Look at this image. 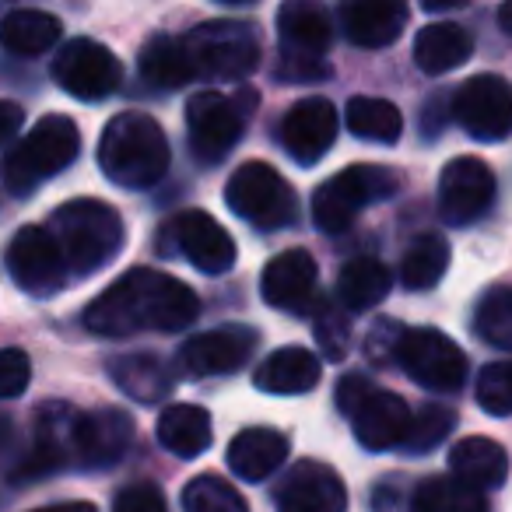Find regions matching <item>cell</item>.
<instances>
[{"instance_id": "14", "label": "cell", "mask_w": 512, "mask_h": 512, "mask_svg": "<svg viewBox=\"0 0 512 512\" xmlns=\"http://www.w3.org/2000/svg\"><path fill=\"white\" fill-rule=\"evenodd\" d=\"M256 348V330L242 323L207 330V334L186 337L176 351V372L186 379H214L232 376L249 362Z\"/></svg>"}, {"instance_id": "37", "label": "cell", "mask_w": 512, "mask_h": 512, "mask_svg": "<svg viewBox=\"0 0 512 512\" xmlns=\"http://www.w3.org/2000/svg\"><path fill=\"white\" fill-rule=\"evenodd\" d=\"M186 512H249L246 498L218 474H200L183 488Z\"/></svg>"}, {"instance_id": "36", "label": "cell", "mask_w": 512, "mask_h": 512, "mask_svg": "<svg viewBox=\"0 0 512 512\" xmlns=\"http://www.w3.org/2000/svg\"><path fill=\"white\" fill-rule=\"evenodd\" d=\"M474 334L498 351H512V285H495L474 309Z\"/></svg>"}, {"instance_id": "29", "label": "cell", "mask_w": 512, "mask_h": 512, "mask_svg": "<svg viewBox=\"0 0 512 512\" xmlns=\"http://www.w3.org/2000/svg\"><path fill=\"white\" fill-rule=\"evenodd\" d=\"M113 383L120 386L127 397H134L137 404H158V400L169 397L172 390V372L151 351H137V355H120L113 365Z\"/></svg>"}, {"instance_id": "24", "label": "cell", "mask_w": 512, "mask_h": 512, "mask_svg": "<svg viewBox=\"0 0 512 512\" xmlns=\"http://www.w3.org/2000/svg\"><path fill=\"white\" fill-rule=\"evenodd\" d=\"M228 470L242 481L256 484L267 481L281 463L288 460V435L278 432V428L256 425L239 432L232 442H228Z\"/></svg>"}, {"instance_id": "1", "label": "cell", "mask_w": 512, "mask_h": 512, "mask_svg": "<svg viewBox=\"0 0 512 512\" xmlns=\"http://www.w3.org/2000/svg\"><path fill=\"white\" fill-rule=\"evenodd\" d=\"M200 316V299L179 278L151 267L123 274L85 309V327L99 337H130L141 330L179 334Z\"/></svg>"}, {"instance_id": "2", "label": "cell", "mask_w": 512, "mask_h": 512, "mask_svg": "<svg viewBox=\"0 0 512 512\" xmlns=\"http://www.w3.org/2000/svg\"><path fill=\"white\" fill-rule=\"evenodd\" d=\"M172 162L169 141L148 113H120L109 120L99 141V165L109 183L123 190H148Z\"/></svg>"}, {"instance_id": "38", "label": "cell", "mask_w": 512, "mask_h": 512, "mask_svg": "<svg viewBox=\"0 0 512 512\" xmlns=\"http://www.w3.org/2000/svg\"><path fill=\"white\" fill-rule=\"evenodd\" d=\"M453 425H456V414L449 411V407H442V404L421 407V411L411 418L404 449H407V453H414V456L432 453L439 442H446V435L453 432Z\"/></svg>"}, {"instance_id": "4", "label": "cell", "mask_w": 512, "mask_h": 512, "mask_svg": "<svg viewBox=\"0 0 512 512\" xmlns=\"http://www.w3.org/2000/svg\"><path fill=\"white\" fill-rule=\"evenodd\" d=\"M337 407L351 421V432L369 453H386L393 446H404L407 428H411V407L397 397V393L383 390L372 379L344 376L337 383Z\"/></svg>"}, {"instance_id": "21", "label": "cell", "mask_w": 512, "mask_h": 512, "mask_svg": "<svg viewBox=\"0 0 512 512\" xmlns=\"http://www.w3.org/2000/svg\"><path fill=\"white\" fill-rule=\"evenodd\" d=\"M130 442H134V421L127 411L116 407L88 411L74 428V463L85 470H106L127 456Z\"/></svg>"}, {"instance_id": "19", "label": "cell", "mask_w": 512, "mask_h": 512, "mask_svg": "<svg viewBox=\"0 0 512 512\" xmlns=\"http://www.w3.org/2000/svg\"><path fill=\"white\" fill-rule=\"evenodd\" d=\"M316 260L306 249H285L264 267L260 278V295L267 306L285 309V313H316L320 299H316Z\"/></svg>"}, {"instance_id": "7", "label": "cell", "mask_w": 512, "mask_h": 512, "mask_svg": "<svg viewBox=\"0 0 512 512\" xmlns=\"http://www.w3.org/2000/svg\"><path fill=\"white\" fill-rule=\"evenodd\" d=\"M225 204L232 207L235 218L264 228V232H278V228L295 225L299 218V197H295L292 183L267 162L239 165L228 176Z\"/></svg>"}, {"instance_id": "47", "label": "cell", "mask_w": 512, "mask_h": 512, "mask_svg": "<svg viewBox=\"0 0 512 512\" xmlns=\"http://www.w3.org/2000/svg\"><path fill=\"white\" fill-rule=\"evenodd\" d=\"M8 432H11V428H8V418L0 414V446H4V439H8Z\"/></svg>"}, {"instance_id": "26", "label": "cell", "mask_w": 512, "mask_h": 512, "mask_svg": "<svg viewBox=\"0 0 512 512\" xmlns=\"http://www.w3.org/2000/svg\"><path fill=\"white\" fill-rule=\"evenodd\" d=\"M449 470H453L456 481H463L474 491H495L509 477V456L498 446L495 439H484V435H467L449 449Z\"/></svg>"}, {"instance_id": "12", "label": "cell", "mask_w": 512, "mask_h": 512, "mask_svg": "<svg viewBox=\"0 0 512 512\" xmlns=\"http://www.w3.org/2000/svg\"><path fill=\"white\" fill-rule=\"evenodd\" d=\"M53 81L81 102H102L120 88L123 64L95 39H71L53 57Z\"/></svg>"}, {"instance_id": "9", "label": "cell", "mask_w": 512, "mask_h": 512, "mask_svg": "<svg viewBox=\"0 0 512 512\" xmlns=\"http://www.w3.org/2000/svg\"><path fill=\"white\" fill-rule=\"evenodd\" d=\"M278 32H281V67L278 74L288 81H313L327 78V64L323 53L330 50V18L323 8L306 4V0H292L278 11Z\"/></svg>"}, {"instance_id": "34", "label": "cell", "mask_w": 512, "mask_h": 512, "mask_svg": "<svg viewBox=\"0 0 512 512\" xmlns=\"http://www.w3.org/2000/svg\"><path fill=\"white\" fill-rule=\"evenodd\" d=\"M344 123L355 137L376 144H393L404 134V116L393 102L386 99H372V95H355L344 109Z\"/></svg>"}, {"instance_id": "39", "label": "cell", "mask_w": 512, "mask_h": 512, "mask_svg": "<svg viewBox=\"0 0 512 512\" xmlns=\"http://www.w3.org/2000/svg\"><path fill=\"white\" fill-rule=\"evenodd\" d=\"M477 404L491 418L512 414V358L484 365L481 376H477Z\"/></svg>"}, {"instance_id": "6", "label": "cell", "mask_w": 512, "mask_h": 512, "mask_svg": "<svg viewBox=\"0 0 512 512\" xmlns=\"http://www.w3.org/2000/svg\"><path fill=\"white\" fill-rule=\"evenodd\" d=\"M400 186H404V179L393 169H386V165H348L313 193L316 228L330 235L344 232V228H351L358 211H365L369 204H379V200L397 197Z\"/></svg>"}, {"instance_id": "11", "label": "cell", "mask_w": 512, "mask_h": 512, "mask_svg": "<svg viewBox=\"0 0 512 512\" xmlns=\"http://www.w3.org/2000/svg\"><path fill=\"white\" fill-rule=\"evenodd\" d=\"M397 362L404 365V372L414 383L432 393H456L467 383V355L460 351V344L449 341L435 327L404 330Z\"/></svg>"}, {"instance_id": "17", "label": "cell", "mask_w": 512, "mask_h": 512, "mask_svg": "<svg viewBox=\"0 0 512 512\" xmlns=\"http://www.w3.org/2000/svg\"><path fill=\"white\" fill-rule=\"evenodd\" d=\"M81 411L67 404H43L36 414V442L32 453L15 470V481H39V477L64 470L74 463V428H78Z\"/></svg>"}, {"instance_id": "16", "label": "cell", "mask_w": 512, "mask_h": 512, "mask_svg": "<svg viewBox=\"0 0 512 512\" xmlns=\"http://www.w3.org/2000/svg\"><path fill=\"white\" fill-rule=\"evenodd\" d=\"M495 200V172L481 158H453L439 176V211L449 225H470Z\"/></svg>"}, {"instance_id": "33", "label": "cell", "mask_w": 512, "mask_h": 512, "mask_svg": "<svg viewBox=\"0 0 512 512\" xmlns=\"http://www.w3.org/2000/svg\"><path fill=\"white\" fill-rule=\"evenodd\" d=\"M449 271V242L442 235L428 232L407 246L404 260H400V281L407 292H428L442 281Z\"/></svg>"}, {"instance_id": "40", "label": "cell", "mask_w": 512, "mask_h": 512, "mask_svg": "<svg viewBox=\"0 0 512 512\" xmlns=\"http://www.w3.org/2000/svg\"><path fill=\"white\" fill-rule=\"evenodd\" d=\"M348 337V313L341 306H334V302H320V309H316V341H320L323 355L341 362L348 355Z\"/></svg>"}, {"instance_id": "28", "label": "cell", "mask_w": 512, "mask_h": 512, "mask_svg": "<svg viewBox=\"0 0 512 512\" xmlns=\"http://www.w3.org/2000/svg\"><path fill=\"white\" fill-rule=\"evenodd\" d=\"M214 439L211 414L197 404H172L158 418V442L179 460H193L200 456Z\"/></svg>"}, {"instance_id": "8", "label": "cell", "mask_w": 512, "mask_h": 512, "mask_svg": "<svg viewBox=\"0 0 512 512\" xmlns=\"http://www.w3.org/2000/svg\"><path fill=\"white\" fill-rule=\"evenodd\" d=\"M197 78H249L260 64V36L246 22H200L183 36Z\"/></svg>"}, {"instance_id": "31", "label": "cell", "mask_w": 512, "mask_h": 512, "mask_svg": "<svg viewBox=\"0 0 512 512\" xmlns=\"http://www.w3.org/2000/svg\"><path fill=\"white\" fill-rule=\"evenodd\" d=\"M390 285L393 281L386 264H379L376 256H358V260L344 264L341 278H337V299L351 313H365V309H376L390 295Z\"/></svg>"}, {"instance_id": "15", "label": "cell", "mask_w": 512, "mask_h": 512, "mask_svg": "<svg viewBox=\"0 0 512 512\" xmlns=\"http://www.w3.org/2000/svg\"><path fill=\"white\" fill-rule=\"evenodd\" d=\"M453 120L474 141H505L512 134V85L498 74H477L453 95Z\"/></svg>"}, {"instance_id": "20", "label": "cell", "mask_w": 512, "mask_h": 512, "mask_svg": "<svg viewBox=\"0 0 512 512\" xmlns=\"http://www.w3.org/2000/svg\"><path fill=\"white\" fill-rule=\"evenodd\" d=\"M274 502H278V512H344L348 488L334 467L320 460H302L278 484Z\"/></svg>"}, {"instance_id": "5", "label": "cell", "mask_w": 512, "mask_h": 512, "mask_svg": "<svg viewBox=\"0 0 512 512\" xmlns=\"http://www.w3.org/2000/svg\"><path fill=\"white\" fill-rule=\"evenodd\" d=\"M81 151V130L71 116H43L4 158V179L15 193H32L46 179L60 176Z\"/></svg>"}, {"instance_id": "18", "label": "cell", "mask_w": 512, "mask_h": 512, "mask_svg": "<svg viewBox=\"0 0 512 512\" xmlns=\"http://www.w3.org/2000/svg\"><path fill=\"white\" fill-rule=\"evenodd\" d=\"M337 127H341V120H337L334 102L313 95V99H302L288 109V116L281 120V144L299 165H316L334 148Z\"/></svg>"}, {"instance_id": "45", "label": "cell", "mask_w": 512, "mask_h": 512, "mask_svg": "<svg viewBox=\"0 0 512 512\" xmlns=\"http://www.w3.org/2000/svg\"><path fill=\"white\" fill-rule=\"evenodd\" d=\"M32 512H99L92 502H60V505H46V509H32Z\"/></svg>"}, {"instance_id": "46", "label": "cell", "mask_w": 512, "mask_h": 512, "mask_svg": "<svg viewBox=\"0 0 512 512\" xmlns=\"http://www.w3.org/2000/svg\"><path fill=\"white\" fill-rule=\"evenodd\" d=\"M498 25H502V29L512 36V0H509V4H502V8H498Z\"/></svg>"}, {"instance_id": "25", "label": "cell", "mask_w": 512, "mask_h": 512, "mask_svg": "<svg viewBox=\"0 0 512 512\" xmlns=\"http://www.w3.org/2000/svg\"><path fill=\"white\" fill-rule=\"evenodd\" d=\"M323 376V365L313 351L306 348H278L256 365L253 386L271 397H299L309 393Z\"/></svg>"}, {"instance_id": "43", "label": "cell", "mask_w": 512, "mask_h": 512, "mask_svg": "<svg viewBox=\"0 0 512 512\" xmlns=\"http://www.w3.org/2000/svg\"><path fill=\"white\" fill-rule=\"evenodd\" d=\"M404 341V327L393 320H379L376 327L369 330V355L372 362H390V355L397 358V348Z\"/></svg>"}, {"instance_id": "27", "label": "cell", "mask_w": 512, "mask_h": 512, "mask_svg": "<svg viewBox=\"0 0 512 512\" xmlns=\"http://www.w3.org/2000/svg\"><path fill=\"white\" fill-rule=\"evenodd\" d=\"M470 53H474V36L456 22H432L414 39V64L432 78L467 64Z\"/></svg>"}, {"instance_id": "42", "label": "cell", "mask_w": 512, "mask_h": 512, "mask_svg": "<svg viewBox=\"0 0 512 512\" xmlns=\"http://www.w3.org/2000/svg\"><path fill=\"white\" fill-rule=\"evenodd\" d=\"M113 512H165V498L151 481H137L116 495Z\"/></svg>"}, {"instance_id": "13", "label": "cell", "mask_w": 512, "mask_h": 512, "mask_svg": "<svg viewBox=\"0 0 512 512\" xmlns=\"http://www.w3.org/2000/svg\"><path fill=\"white\" fill-rule=\"evenodd\" d=\"M8 274L25 295L50 299V295H57L67 285L71 267H67L50 228L25 225L8 246Z\"/></svg>"}, {"instance_id": "10", "label": "cell", "mask_w": 512, "mask_h": 512, "mask_svg": "<svg viewBox=\"0 0 512 512\" xmlns=\"http://www.w3.org/2000/svg\"><path fill=\"white\" fill-rule=\"evenodd\" d=\"M246 106H256V95L242 88L235 99L221 92H197L186 102V127H190V151L200 162L214 165L239 144L246 127Z\"/></svg>"}, {"instance_id": "35", "label": "cell", "mask_w": 512, "mask_h": 512, "mask_svg": "<svg viewBox=\"0 0 512 512\" xmlns=\"http://www.w3.org/2000/svg\"><path fill=\"white\" fill-rule=\"evenodd\" d=\"M411 512H491L481 491L467 488L456 477H428L414 488Z\"/></svg>"}, {"instance_id": "44", "label": "cell", "mask_w": 512, "mask_h": 512, "mask_svg": "<svg viewBox=\"0 0 512 512\" xmlns=\"http://www.w3.org/2000/svg\"><path fill=\"white\" fill-rule=\"evenodd\" d=\"M22 127H25V109L18 102L0 99V144L11 141Z\"/></svg>"}, {"instance_id": "23", "label": "cell", "mask_w": 512, "mask_h": 512, "mask_svg": "<svg viewBox=\"0 0 512 512\" xmlns=\"http://www.w3.org/2000/svg\"><path fill=\"white\" fill-rule=\"evenodd\" d=\"M407 15L411 11L400 0H355V4H344L341 8V25H344V36L355 46L383 50V46L400 39Z\"/></svg>"}, {"instance_id": "30", "label": "cell", "mask_w": 512, "mask_h": 512, "mask_svg": "<svg viewBox=\"0 0 512 512\" xmlns=\"http://www.w3.org/2000/svg\"><path fill=\"white\" fill-rule=\"evenodd\" d=\"M60 18H53L50 11L22 8L0 18V46L18 57H39V53L53 50L60 43Z\"/></svg>"}, {"instance_id": "41", "label": "cell", "mask_w": 512, "mask_h": 512, "mask_svg": "<svg viewBox=\"0 0 512 512\" xmlns=\"http://www.w3.org/2000/svg\"><path fill=\"white\" fill-rule=\"evenodd\" d=\"M32 383V358L22 348H0V400L25 393Z\"/></svg>"}, {"instance_id": "32", "label": "cell", "mask_w": 512, "mask_h": 512, "mask_svg": "<svg viewBox=\"0 0 512 512\" xmlns=\"http://www.w3.org/2000/svg\"><path fill=\"white\" fill-rule=\"evenodd\" d=\"M141 78L155 88H183L190 78H197L183 50V39L151 36L141 50Z\"/></svg>"}, {"instance_id": "3", "label": "cell", "mask_w": 512, "mask_h": 512, "mask_svg": "<svg viewBox=\"0 0 512 512\" xmlns=\"http://www.w3.org/2000/svg\"><path fill=\"white\" fill-rule=\"evenodd\" d=\"M50 232L57 239L71 274H81V278L99 274L102 267L113 264L116 253L123 249V239H127L116 207L102 204L95 197H78L60 204L53 211Z\"/></svg>"}, {"instance_id": "22", "label": "cell", "mask_w": 512, "mask_h": 512, "mask_svg": "<svg viewBox=\"0 0 512 512\" xmlns=\"http://www.w3.org/2000/svg\"><path fill=\"white\" fill-rule=\"evenodd\" d=\"M172 239L179 253L200 274H225L235 264V239L207 211H183L172 221Z\"/></svg>"}]
</instances>
